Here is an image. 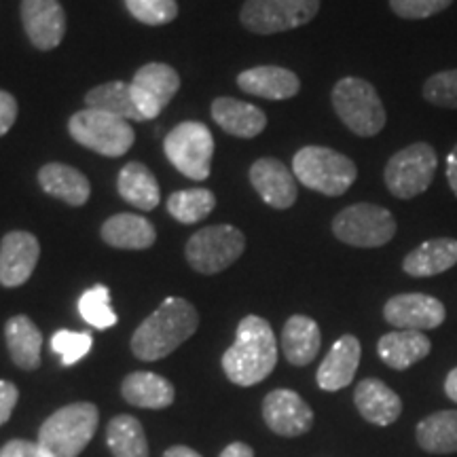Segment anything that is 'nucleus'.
<instances>
[{
    "mask_svg": "<svg viewBox=\"0 0 457 457\" xmlns=\"http://www.w3.org/2000/svg\"><path fill=\"white\" fill-rule=\"evenodd\" d=\"M117 191L125 202L134 205V208L151 212L159 205L162 191H159V182L151 170L140 162H129L123 165L117 176Z\"/></svg>",
    "mask_w": 457,
    "mask_h": 457,
    "instance_id": "obj_30",
    "label": "nucleus"
},
{
    "mask_svg": "<svg viewBox=\"0 0 457 457\" xmlns=\"http://www.w3.org/2000/svg\"><path fill=\"white\" fill-rule=\"evenodd\" d=\"M4 341L11 360L21 370H37L41 367L43 333L28 316H13L4 324Z\"/></svg>",
    "mask_w": 457,
    "mask_h": 457,
    "instance_id": "obj_27",
    "label": "nucleus"
},
{
    "mask_svg": "<svg viewBox=\"0 0 457 457\" xmlns=\"http://www.w3.org/2000/svg\"><path fill=\"white\" fill-rule=\"evenodd\" d=\"M322 335L318 322L310 316H290L282 330V352L293 367H307L316 360Z\"/></svg>",
    "mask_w": 457,
    "mask_h": 457,
    "instance_id": "obj_25",
    "label": "nucleus"
},
{
    "mask_svg": "<svg viewBox=\"0 0 457 457\" xmlns=\"http://www.w3.org/2000/svg\"><path fill=\"white\" fill-rule=\"evenodd\" d=\"M163 151L170 163L187 179L205 180L214 157L212 131L197 121L180 123L165 136Z\"/></svg>",
    "mask_w": 457,
    "mask_h": 457,
    "instance_id": "obj_9",
    "label": "nucleus"
},
{
    "mask_svg": "<svg viewBox=\"0 0 457 457\" xmlns=\"http://www.w3.org/2000/svg\"><path fill=\"white\" fill-rule=\"evenodd\" d=\"M415 441L428 455L457 453V409H445L417 421Z\"/></svg>",
    "mask_w": 457,
    "mask_h": 457,
    "instance_id": "obj_26",
    "label": "nucleus"
},
{
    "mask_svg": "<svg viewBox=\"0 0 457 457\" xmlns=\"http://www.w3.org/2000/svg\"><path fill=\"white\" fill-rule=\"evenodd\" d=\"M17 400H20V390L11 381H0V426H4L13 415Z\"/></svg>",
    "mask_w": 457,
    "mask_h": 457,
    "instance_id": "obj_40",
    "label": "nucleus"
},
{
    "mask_svg": "<svg viewBox=\"0 0 457 457\" xmlns=\"http://www.w3.org/2000/svg\"><path fill=\"white\" fill-rule=\"evenodd\" d=\"M0 457H51L38 443L24 441V438H13L0 447Z\"/></svg>",
    "mask_w": 457,
    "mask_h": 457,
    "instance_id": "obj_39",
    "label": "nucleus"
},
{
    "mask_svg": "<svg viewBox=\"0 0 457 457\" xmlns=\"http://www.w3.org/2000/svg\"><path fill=\"white\" fill-rule=\"evenodd\" d=\"M453 0H390V9L400 20H428L447 11Z\"/></svg>",
    "mask_w": 457,
    "mask_h": 457,
    "instance_id": "obj_38",
    "label": "nucleus"
},
{
    "mask_svg": "<svg viewBox=\"0 0 457 457\" xmlns=\"http://www.w3.org/2000/svg\"><path fill=\"white\" fill-rule=\"evenodd\" d=\"M245 237L233 225H214L197 231L187 242L188 265L204 276L225 271L244 254Z\"/></svg>",
    "mask_w": 457,
    "mask_h": 457,
    "instance_id": "obj_10",
    "label": "nucleus"
},
{
    "mask_svg": "<svg viewBox=\"0 0 457 457\" xmlns=\"http://www.w3.org/2000/svg\"><path fill=\"white\" fill-rule=\"evenodd\" d=\"M330 102L337 117L352 134L360 138H375L387 123V112L375 85L360 77H343L335 83Z\"/></svg>",
    "mask_w": 457,
    "mask_h": 457,
    "instance_id": "obj_4",
    "label": "nucleus"
},
{
    "mask_svg": "<svg viewBox=\"0 0 457 457\" xmlns=\"http://www.w3.org/2000/svg\"><path fill=\"white\" fill-rule=\"evenodd\" d=\"M432 341L421 330H392L377 341V356L394 370H409L430 356Z\"/></svg>",
    "mask_w": 457,
    "mask_h": 457,
    "instance_id": "obj_20",
    "label": "nucleus"
},
{
    "mask_svg": "<svg viewBox=\"0 0 457 457\" xmlns=\"http://www.w3.org/2000/svg\"><path fill=\"white\" fill-rule=\"evenodd\" d=\"M68 131L74 142L104 157H123L136 140L129 121L94 108L74 112L68 121Z\"/></svg>",
    "mask_w": 457,
    "mask_h": 457,
    "instance_id": "obj_8",
    "label": "nucleus"
},
{
    "mask_svg": "<svg viewBox=\"0 0 457 457\" xmlns=\"http://www.w3.org/2000/svg\"><path fill=\"white\" fill-rule=\"evenodd\" d=\"M79 313L89 327L98 330H106L119 322L117 313L111 307V290L104 284L85 290L79 299Z\"/></svg>",
    "mask_w": 457,
    "mask_h": 457,
    "instance_id": "obj_34",
    "label": "nucleus"
},
{
    "mask_svg": "<svg viewBox=\"0 0 457 457\" xmlns=\"http://www.w3.org/2000/svg\"><path fill=\"white\" fill-rule=\"evenodd\" d=\"M216 197L208 188H187V191L171 193L168 199V212L182 225H195L205 216L212 214Z\"/></svg>",
    "mask_w": 457,
    "mask_h": 457,
    "instance_id": "obj_33",
    "label": "nucleus"
},
{
    "mask_svg": "<svg viewBox=\"0 0 457 457\" xmlns=\"http://www.w3.org/2000/svg\"><path fill=\"white\" fill-rule=\"evenodd\" d=\"M445 174H447V185L451 193L457 197V145L449 151L447 163H445Z\"/></svg>",
    "mask_w": 457,
    "mask_h": 457,
    "instance_id": "obj_42",
    "label": "nucleus"
},
{
    "mask_svg": "<svg viewBox=\"0 0 457 457\" xmlns=\"http://www.w3.org/2000/svg\"><path fill=\"white\" fill-rule=\"evenodd\" d=\"M17 119V100L9 91L0 89V136H4L13 128Z\"/></svg>",
    "mask_w": 457,
    "mask_h": 457,
    "instance_id": "obj_41",
    "label": "nucleus"
},
{
    "mask_svg": "<svg viewBox=\"0 0 457 457\" xmlns=\"http://www.w3.org/2000/svg\"><path fill=\"white\" fill-rule=\"evenodd\" d=\"M121 394L129 404L140 409H168L176 398L174 386L165 377L148 370H136L125 377Z\"/></svg>",
    "mask_w": 457,
    "mask_h": 457,
    "instance_id": "obj_29",
    "label": "nucleus"
},
{
    "mask_svg": "<svg viewBox=\"0 0 457 457\" xmlns=\"http://www.w3.org/2000/svg\"><path fill=\"white\" fill-rule=\"evenodd\" d=\"M125 7L136 20L146 26L170 24L179 15L176 0H125Z\"/></svg>",
    "mask_w": 457,
    "mask_h": 457,
    "instance_id": "obj_37",
    "label": "nucleus"
},
{
    "mask_svg": "<svg viewBox=\"0 0 457 457\" xmlns=\"http://www.w3.org/2000/svg\"><path fill=\"white\" fill-rule=\"evenodd\" d=\"M91 345H94V337L89 333H74V330H57L51 337V350L60 356L64 367H72L79 360L87 356Z\"/></svg>",
    "mask_w": 457,
    "mask_h": 457,
    "instance_id": "obj_36",
    "label": "nucleus"
},
{
    "mask_svg": "<svg viewBox=\"0 0 457 457\" xmlns=\"http://www.w3.org/2000/svg\"><path fill=\"white\" fill-rule=\"evenodd\" d=\"M131 96L145 121L163 112L180 89V74L163 62H151L134 74L129 83Z\"/></svg>",
    "mask_w": 457,
    "mask_h": 457,
    "instance_id": "obj_12",
    "label": "nucleus"
},
{
    "mask_svg": "<svg viewBox=\"0 0 457 457\" xmlns=\"http://www.w3.org/2000/svg\"><path fill=\"white\" fill-rule=\"evenodd\" d=\"M421 98L428 104L445 108V111H457V68L434 72L421 85Z\"/></svg>",
    "mask_w": 457,
    "mask_h": 457,
    "instance_id": "obj_35",
    "label": "nucleus"
},
{
    "mask_svg": "<svg viewBox=\"0 0 457 457\" xmlns=\"http://www.w3.org/2000/svg\"><path fill=\"white\" fill-rule=\"evenodd\" d=\"M220 457H254V449L245 443H231L225 447Z\"/></svg>",
    "mask_w": 457,
    "mask_h": 457,
    "instance_id": "obj_43",
    "label": "nucleus"
},
{
    "mask_svg": "<svg viewBox=\"0 0 457 457\" xmlns=\"http://www.w3.org/2000/svg\"><path fill=\"white\" fill-rule=\"evenodd\" d=\"M320 0H245L239 20L254 34H278L310 24Z\"/></svg>",
    "mask_w": 457,
    "mask_h": 457,
    "instance_id": "obj_11",
    "label": "nucleus"
},
{
    "mask_svg": "<svg viewBox=\"0 0 457 457\" xmlns=\"http://www.w3.org/2000/svg\"><path fill=\"white\" fill-rule=\"evenodd\" d=\"M85 104H87V108H94V111H102L114 114L119 119H125L129 123L145 121L138 106H136L134 96H131L129 83L123 81L102 83L98 87L89 89L87 96H85Z\"/></svg>",
    "mask_w": 457,
    "mask_h": 457,
    "instance_id": "obj_31",
    "label": "nucleus"
},
{
    "mask_svg": "<svg viewBox=\"0 0 457 457\" xmlns=\"http://www.w3.org/2000/svg\"><path fill=\"white\" fill-rule=\"evenodd\" d=\"M199 313L182 296H168L131 337V352L138 360L155 362L179 350L197 333Z\"/></svg>",
    "mask_w": 457,
    "mask_h": 457,
    "instance_id": "obj_2",
    "label": "nucleus"
},
{
    "mask_svg": "<svg viewBox=\"0 0 457 457\" xmlns=\"http://www.w3.org/2000/svg\"><path fill=\"white\" fill-rule=\"evenodd\" d=\"M41 244L28 231H11L0 242V284L4 288L24 286L37 270Z\"/></svg>",
    "mask_w": 457,
    "mask_h": 457,
    "instance_id": "obj_15",
    "label": "nucleus"
},
{
    "mask_svg": "<svg viewBox=\"0 0 457 457\" xmlns=\"http://www.w3.org/2000/svg\"><path fill=\"white\" fill-rule=\"evenodd\" d=\"M21 24L30 43L51 51L66 34V13L57 0H21Z\"/></svg>",
    "mask_w": 457,
    "mask_h": 457,
    "instance_id": "obj_17",
    "label": "nucleus"
},
{
    "mask_svg": "<svg viewBox=\"0 0 457 457\" xmlns=\"http://www.w3.org/2000/svg\"><path fill=\"white\" fill-rule=\"evenodd\" d=\"M457 265V239L434 237L404 256L403 271L411 278H434Z\"/></svg>",
    "mask_w": 457,
    "mask_h": 457,
    "instance_id": "obj_22",
    "label": "nucleus"
},
{
    "mask_svg": "<svg viewBox=\"0 0 457 457\" xmlns=\"http://www.w3.org/2000/svg\"><path fill=\"white\" fill-rule=\"evenodd\" d=\"M237 87L248 96H256V98L290 100L299 94L301 81L288 68L256 66L239 74Z\"/></svg>",
    "mask_w": 457,
    "mask_h": 457,
    "instance_id": "obj_21",
    "label": "nucleus"
},
{
    "mask_svg": "<svg viewBox=\"0 0 457 457\" xmlns=\"http://www.w3.org/2000/svg\"><path fill=\"white\" fill-rule=\"evenodd\" d=\"M163 457H202L195 449L185 447V445H176V447H170L165 451Z\"/></svg>",
    "mask_w": 457,
    "mask_h": 457,
    "instance_id": "obj_45",
    "label": "nucleus"
},
{
    "mask_svg": "<svg viewBox=\"0 0 457 457\" xmlns=\"http://www.w3.org/2000/svg\"><path fill=\"white\" fill-rule=\"evenodd\" d=\"M212 119L220 129L236 138H256L267 128V114L259 106L236 98H216L212 102Z\"/></svg>",
    "mask_w": 457,
    "mask_h": 457,
    "instance_id": "obj_24",
    "label": "nucleus"
},
{
    "mask_svg": "<svg viewBox=\"0 0 457 457\" xmlns=\"http://www.w3.org/2000/svg\"><path fill=\"white\" fill-rule=\"evenodd\" d=\"M106 445L114 457H148L146 434L131 415H117L108 421Z\"/></svg>",
    "mask_w": 457,
    "mask_h": 457,
    "instance_id": "obj_32",
    "label": "nucleus"
},
{
    "mask_svg": "<svg viewBox=\"0 0 457 457\" xmlns=\"http://www.w3.org/2000/svg\"><path fill=\"white\" fill-rule=\"evenodd\" d=\"M278 364V341L271 324L261 316H245L237 324V337L222 353L227 379L239 387L265 381Z\"/></svg>",
    "mask_w": 457,
    "mask_h": 457,
    "instance_id": "obj_1",
    "label": "nucleus"
},
{
    "mask_svg": "<svg viewBox=\"0 0 457 457\" xmlns=\"http://www.w3.org/2000/svg\"><path fill=\"white\" fill-rule=\"evenodd\" d=\"M293 174L303 187L327 197L350 191L358 179V168L350 157L328 146H303L293 157Z\"/></svg>",
    "mask_w": 457,
    "mask_h": 457,
    "instance_id": "obj_3",
    "label": "nucleus"
},
{
    "mask_svg": "<svg viewBox=\"0 0 457 457\" xmlns=\"http://www.w3.org/2000/svg\"><path fill=\"white\" fill-rule=\"evenodd\" d=\"M102 239L119 250H146L155 244L157 231L138 214H114L100 228Z\"/></svg>",
    "mask_w": 457,
    "mask_h": 457,
    "instance_id": "obj_28",
    "label": "nucleus"
},
{
    "mask_svg": "<svg viewBox=\"0 0 457 457\" xmlns=\"http://www.w3.org/2000/svg\"><path fill=\"white\" fill-rule=\"evenodd\" d=\"M396 231L398 222L390 210L369 202L347 205L333 219V236L353 248H381Z\"/></svg>",
    "mask_w": 457,
    "mask_h": 457,
    "instance_id": "obj_7",
    "label": "nucleus"
},
{
    "mask_svg": "<svg viewBox=\"0 0 457 457\" xmlns=\"http://www.w3.org/2000/svg\"><path fill=\"white\" fill-rule=\"evenodd\" d=\"M384 320L396 330H434L443 327L447 310L443 301L426 293L394 295L384 305Z\"/></svg>",
    "mask_w": 457,
    "mask_h": 457,
    "instance_id": "obj_13",
    "label": "nucleus"
},
{
    "mask_svg": "<svg viewBox=\"0 0 457 457\" xmlns=\"http://www.w3.org/2000/svg\"><path fill=\"white\" fill-rule=\"evenodd\" d=\"M250 182L262 202L276 210L293 208L299 197L293 170L286 168V163L276 157L256 159L250 168Z\"/></svg>",
    "mask_w": 457,
    "mask_h": 457,
    "instance_id": "obj_16",
    "label": "nucleus"
},
{
    "mask_svg": "<svg viewBox=\"0 0 457 457\" xmlns=\"http://www.w3.org/2000/svg\"><path fill=\"white\" fill-rule=\"evenodd\" d=\"M98 420L96 404H66L43 421L37 443L51 457H79L98 430Z\"/></svg>",
    "mask_w": 457,
    "mask_h": 457,
    "instance_id": "obj_5",
    "label": "nucleus"
},
{
    "mask_svg": "<svg viewBox=\"0 0 457 457\" xmlns=\"http://www.w3.org/2000/svg\"><path fill=\"white\" fill-rule=\"evenodd\" d=\"M438 168V155L428 142H413L387 159L384 168L386 188L396 199L420 197L432 187Z\"/></svg>",
    "mask_w": 457,
    "mask_h": 457,
    "instance_id": "obj_6",
    "label": "nucleus"
},
{
    "mask_svg": "<svg viewBox=\"0 0 457 457\" xmlns=\"http://www.w3.org/2000/svg\"><path fill=\"white\" fill-rule=\"evenodd\" d=\"M262 420L273 434L296 438L313 428V411L295 390H273L262 400Z\"/></svg>",
    "mask_w": 457,
    "mask_h": 457,
    "instance_id": "obj_14",
    "label": "nucleus"
},
{
    "mask_svg": "<svg viewBox=\"0 0 457 457\" xmlns=\"http://www.w3.org/2000/svg\"><path fill=\"white\" fill-rule=\"evenodd\" d=\"M360 356H362V345L358 337H339L318 367L316 381L320 390L339 392L350 386L360 367Z\"/></svg>",
    "mask_w": 457,
    "mask_h": 457,
    "instance_id": "obj_18",
    "label": "nucleus"
},
{
    "mask_svg": "<svg viewBox=\"0 0 457 457\" xmlns=\"http://www.w3.org/2000/svg\"><path fill=\"white\" fill-rule=\"evenodd\" d=\"M445 394H447V398L451 400V403L457 404V367L451 369L447 377H445Z\"/></svg>",
    "mask_w": 457,
    "mask_h": 457,
    "instance_id": "obj_44",
    "label": "nucleus"
},
{
    "mask_svg": "<svg viewBox=\"0 0 457 457\" xmlns=\"http://www.w3.org/2000/svg\"><path fill=\"white\" fill-rule=\"evenodd\" d=\"M38 185L47 195L81 208L91 195V185L83 171L66 163H45L38 170Z\"/></svg>",
    "mask_w": 457,
    "mask_h": 457,
    "instance_id": "obj_23",
    "label": "nucleus"
},
{
    "mask_svg": "<svg viewBox=\"0 0 457 457\" xmlns=\"http://www.w3.org/2000/svg\"><path fill=\"white\" fill-rule=\"evenodd\" d=\"M353 404L360 417L373 426H392L403 415V400L386 381L367 377L353 390Z\"/></svg>",
    "mask_w": 457,
    "mask_h": 457,
    "instance_id": "obj_19",
    "label": "nucleus"
}]
</instances>
